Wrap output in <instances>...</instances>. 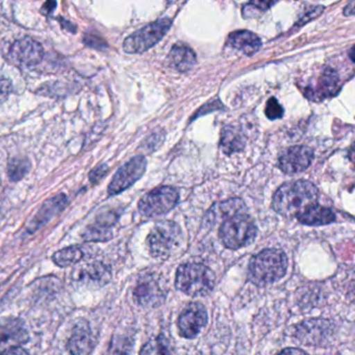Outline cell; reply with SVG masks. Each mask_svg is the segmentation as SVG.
<instances>
[{"mask_svg":"<svg viewBox=\"0 0 355 355\" xmlns=\"http://www.w3.org/2000/svg\"><path fill=\"white\" fill-rule=\"evenodd\" d=\"M317 187L309 180H297L282 184L274 194L272 207L286 218H298L318 205Z\"/></svg>","mask_w":355,"mask_h":355,"instance_id":"cell-1","label":"cell"},{"mask_svg":"<svg viewBox=\"0 0 355 355\" xmlns=\"http://www.w3.org/2000/svg\"><path fill=\"white\" fill-rule=\"evenodd\" d=\"M288 271V257L280 249L268 248L249 261L248 277L259 286H269L284 277Z\"/></svg>","mask_w":355,"mask_h":355,"instance_id":"cell-2","label":"cell"},{"mask_svg":"<svg viewBox=\"0 0 355 355\" xmlns=\"http://www.w3.org/2000/svg\"><path fill=\"white\" fill-rule=\"evenodd\" d=\"M215 280L214 272L203 263H186L178 267L175 286L189 296H205L213 291Z\"/></svg>","mask_w":355,"mask_h":355,"instance_id":"cell-3","label":"cell"},{"mask_svg":"<svg viewBox=\"0 0 355 355\" xmlns=\"http://www.w3.org/2000/svg\"><path fill=\"white\" fill-rule=\"evenodd\" d=\"M257 227L250 216L239 214L222 222L219 236L224 246L232 250L249 246L257 238Z\"/></svg>","mask_w":355,"mask_h":355,"instance_id":"cell-4","label":"cell"},{"mask_svg":"<svg viewBox=\"0 0 355 355\" xmlns=\"http://www.w3.org/2000/svg\"><path fill=\"white\" fill-rule=\"evenodd\" d=\"M182 241V230L173 221L155 224L147 236V246L153 257L165 259L175 252Z\"/></svg>","mask_w":355,"mask_h":355,"instance_id":"cell-5","label":"cell"},{"mask_svg":"<svg viewBox=\"0 0 355 355\" xmlns=\"http://www.w3.org/2000/svg\"><path fill=\"white\" fill-rule=\"evenodd\" d=\"M172 21L162 18L137 31L124 40L123 51L128 53H142L157 45L171 28Z\"/></svg>","mask_w":355,"mask_h":355,"instance_id":"cell-6","label":"cell"},{"mask_svg":"<svg viewBox=\"0 0 355 355\" xmlns=\"http://www.w3.org/2000/svg\"><path fill=\"white\" fill-rule=\"evenodd\" d=\"M180 194L173 187L164 186L155 189L141 198L139 211L145 217L165 215L178 205Z\"/></svg>","mask_w":355,"mask_h":355,"instance_id":"cell-7","label":"cell"},{"mask_svg":"<svg viewBox=\"0 0 355 355\" xmlns=\"http://www.w3.org/2000/svg\"><path fill=\"white\" fill-rule=\"evenodd\" d=\"M147 161L142 155H137L120 167L107 188L110 196H115L134 186L146 171Z\"/></svg>","mask_w":355,"mask_h":355,"instance_id":"cell-8","label":"cell"},{"mask_svg":"<svg viewBox=\"0 0 355 355\" xmlns=\"http://www.w3.org/2000/svg\"><path fill=\"white\" fill-rule=\"evenodd\" d=\"M209 321L207 311L201 303H190L178 318V327L180 334L186 338L198 336Z\"/></svg>","mask_w":355,"mask_h":355,"instance_id":"cell-9","label":"cell"},{"mask_svg":"<svg viewBox=\"0 0 355 355\" xmlns=\"http://www.w3.org/2000/svg\"><path fill=\"white\" fill-rule=\"evenodd\" d=\"M313 153L307 146H293L280 153L278 165L284 173L288 175L301 173L311 165Z\"/></svg>","mask_w":355,"mask_h":355,"instance_id":"cell-10","label":"cell"},{"mask_svg":"<svg viewBox=\"0 0 355 355\" xmlns=\"http://www.w3.org/2000/svg\"><path fill=\"white\" fill-rule=\"evenodd\" d=\"M44 55L42 45L31 38L20 39L10 49L11 59L26 67L38 65L44 59Z\"/></svg>","mask_w":355,"mask_h":355,"instance_id":"cell-11","label":"cell"},{"mask_svg":"<svg viewBox=\"0 0 355 355\" xmlns=\"http://www.w3.org/2000/svg\"><path fill=\"white\" fill-rule=\"evenodd\" d=\"M165 298V292L159 280L151 275L141 278L134 290L135 301L141 306H157Z\"/></svg>","mask_w":355,"mask_h":355,"instance_id":"cell-12","label":"cell"},{"mask_svg":"<svg viewBox=\"0 0 355 355\" xmlns=\"http://www.w3.org/2000/svg\"><path fill=\"white\" fill-rule=\"evenodd\" d=\"M330 324L327 320H309L299 324L297 338L303 344H321L329 336Z\"/></svg>","mask_w":355,"mask_h":355,"instance_id":"cell-13","label":"cell"},{"mask_svg":"<svg viewBox=\"0 0 355 355\" xmlns=\"http://www.w3.org/2000/svg\"><path fill=\"white\" fill-rule=\"evenodd\" d=\"M111 278V269L103 263L82 266L73 274V280L86 286H103Z\"/></svg>","mask_w":355,"mask_h":355,"instance_id":"cell-14","label":"cell"},{"mask_svg":"<svg viewBox=\"0 0 355 355\" xmlns=\"http://www.w3.org/2000/svg\"><path fill=\"white\" fill-rule=\"evenodd\" d=\"M94 348L92 330L86 322L74 327L67 342V350L71 355H89Z\"/></svg>","mask_w":355,"mask_h":355,"instance_id":"cell-15","label":"cell"},{"mask_svg":"<svg viewBox=\"0 0 355 355\" xmlns=\"http://www.w3.org/2000/svg\"><path fill=\"white\" fill-rule=\"evenodd\" d=\"M67 203V197L64 194H59L53 197V198L47 199L33 219L32 223H31V230L35 232V230H39L41 226L45 225L55 216L61 213L65 209Z\"/></svg>","mask_w":355,"mask_h":355,"instance_id":"cell-16","label":"cell"},{"mask_svg":"<svg viewBox=\"0 0 355 355\" xmlns=\"http://www.w3.org/2000/svg\"><path fill=\"white\" fill-rule=\"evenodd\" d=\"M118 217L114 211L101 214L96 222L89 226L84 234V239L92 242H105L112 238L111 228L117 221Z\"/></svg>","mask_w":355,"mask_h":355,"instance_id":"cell-17","label":"cell"},{"mask_svg":"<svg viewBox=\"0 0 355 355\" xmlns=\"http://www.w3.org/2000/svg\"><path fill=\"white\" fill-rule=\"evenodd\" d=\"M30 340V334L26 329V323L16 318L3 321L1 325V342L3 345L14 344V346L26 344Z\"/></svg>","mask_w":355,"mask_h":355,"instance_id":"cell-18","label":"cell"},{"mask_svg":"<svg viewBox=\"0 0 355 355\" xmlns=\"http://www.w3.org/2000/svg\"><path fill=\"white\" fill-rule=\"evenodd\" d=\"M168 64L178 71H189L196 64V55L190 47L182 43H178L173 45L168 55Z\"/></svg>","mask_w":355,"mask_h":355,"instance_id":"cell-19","label":"cell"},{"mask_svg":"<svg viewBox=\"0 0 355 355\" xmlns=\"http://www.w3.org/2000/svg\"><path fill=\"white\" fill-rule=\"evenodd\" d=\"M228 44L246 55H253L261 49V39L249 31H236L228 37Z\"/></svg>","mask_w":355,"mask_h":355,"instance_id":"cell-20","label":"cell"},{"mask_svg":"<svg viewBox=\"0 0 355 355\" xmlns=\"http://www.w3.org/2000/svg\"><path fill=\"white\" fill-rule=\"evenodd\" d=\"M244 213H246V205H245L244 201L242 199L234 198L223 201V202L216 203L207 214V217H209V222L216 223L220 220L224 222L232 216Z\"/></svg>","mask_w":355,"mask_h":355,"instance_id":"cell-21","label":"cell"},{"mask_svg":"<svg viewBox=\"0 0 355 355\" xmlns=\"http://www.w3.org/2000/svg\"><path fill=\"white\" fill-rule=\"evenodd\" d=\"M297 219L304 225L321 226L327 225L336 221V215L332 213L331 209L315 205L307 209L302 215L299 216Z\"/></svg>","mask_w":355,"mask_h":355,"instance_id":"cell-22","label":"cell"},{"mask_svg":"<svg viewBox=\"0 0 355 355\" xmlns=\"http://www.w3.org/2000/svg\"><path fill=\"white\" fill-rule=\"evenodd\" d=\"M220 146L226 155H232V153L242 150L245 146L243 135L239 132L238 128L226 126L221 132Z\"/></svg>","mask_w":355,"mask_h":355,"instance_id":"cell-23","label":"cell"},{"mask_svg":"<svg viewBox=\"0 0 355 355\" xmlns=\"http://www.w3.org/2000/svg\"><path fill=\"white\" fill-rule=\"evenodd\" d=\"M84 255V251L80 247L70 246L55 252L53 254V261L59 267H69L82 261Z\"/></svg>","mask_w":355,"mask_h":355,"instance_id":"cell-24","label":"cell"},{"mask_svg":"<svg viewBox=\"0 0 355 355\" xmlns=\"http://www.w3.org/2000/svg\"><path fill=\"white\" fill-rule=\"evenodd\" d=\"M31 169V163L26 157H14L8 164V175L12 182H19Z\"/></svg>","mask_w":355,"mask_h":355,"instance_id":"cell-25","label":"cell"},{"mask_svg":"<svg viewBox=\"0 0 355 355\" xmlns=\"http://www.w3.org/2000/svg\"><path fill=\"white\" fill-rule=\"evenodd\" d=\"M140 355H171L169 342L165 336H157L144 345Z\"/></svg>","mask_w":355,"mask_h":355,"instance_id":"cell-26","label":"cell"},{"mask_svg":"<svg viewBox=\"0 0 355 355\" xmlns=\"http://www.w3.org/2000/svg\"><path fill=\"white\" fill-rule=\"evenodd\" d=\"M134 340L125 336H118L114 338L110 345L107 355H128L132 351Z\"/></svg>","mask_w":355,"mask_h":355,"instance_id":"cell-27","label":"cell"},{"mask_svg":"<svg viewBox=\"0 0 355 355\" xmlns=\"http://www.w3.org/2000/svg\"><path fill=\"white\" fill-rule=\"evenodd\" d=\"M320 93L321 97L330 96L336 91L338 84V78L334 70L329 69L325 71L320 80Z\"/></svg>","mask_w":355,"mask_h":355,"instance_id":"cell-28","label":"cell"},{"mask_svg":"<svg viewBox=\"0 0 355 355\" xmlns=\"http://www.w3.org/2000/svg\"><path fill=\"white\" fill-rule=\"evenodd\" d=\"M265 113L269 119H279L284 115V109L275 98H270L268 101L267 105H266Z\"/></svg>","mask_w":355,"mask_h":355,"instance_id":"cell-29","label":"cell"},{"mask_svg":"<svg viewBox=\"0 0 355 355\" xmlns=\"http://www.w3.org/2000/svg\"><path fill=\"white\" fill-rule=\"evenodd\" d=\"M107 172H109V167L107 165L97 166L93 171L90 172V175H89L90 182L92 184H96L99 180H103L107 175Z\"/></svg>","mask_w":355,"mask_h":355,"instance_id":"cell-30","label":"cell"},{"mask_svg":"<svg viewBox=\"0 0 355 355\" xmlns=\"http://www.w3.org/2000/svg\"><path fill=\"white\" fill-rule=\"evenodd\" d=\"M1 355H30L26 349L20 346H12L3 351Z\"/></svg>","mask_w":355,"mask_h":355,"instance_id":"cell-31","label":"cell"},{"mask_svg":"<svg viewBox=\"0 0 355 355\" xmlns=\"http://www.w3.org/2000/svg\"><path fill=\"white\" fill-rule=\"evenodd\" d=\"M277 355H309L304 351L299 348H286L280 351Z\"/></svg>","mask_w":355,"mask_h":355,"instance_id":"cell-32","label":"cell"},{"mask_svg":"<svg viewBox=\"0 0 355 355\" xmlns=\"http://www.w3.org/2000/svg\"><path fill=\"white\" fill-rule=\"evenodd\" d=\"M55 7H57V3L55 1H49V3H44L42 8H41V13L45 14V15H49L55 11Z\"/></svg>","mask_w":355,"mask_h":355,"instance_id":"cell-33","label":"cell"},{"mask_svg":"<svg viewBox=\"0 0 355 355\" xmlns=\"http://www.w3.org/2000/svg\"><path fill=\"white\" fill-rule=\"evenodd\" d=\"M10 91H11V83L9 80H3V83H1V97H3V101L9 94Z\"/></svg>","mask_w":355,"mask_h":355,"instance_id":"cell-34","label":"cell"},{"mask_svg":"<svg viewBox=\"0 0 355 355\" xmlns=\"http://www.w3.org/2000/svg\"><path fill=\"white\" fill-rule=\"evenodd\" d=\"M345 16H352L355 15V1L354 3H350L344 10Z\"/></svg>","mask_w":355,"mask_h":355,"instance_id":"cell-35","label":"cell"},{"mask_svg":"<svg viewBox=\"0 0 355 355\" xmlns=\"http://www.w3.org/2000/svg\"><path fill=\"white\" fill-rule=\"evenodd\" d=\"M349 57H350V59L355 63V46L351 49L350 53H349Z\"/></svg>","mask_w":355,"mask_h":355,"instance_id":"cell-36","label":"cell"},{"mask_svg":"<svg viewBox=\"0 0 355 355\" xmlns=\"http://www.w3.org/2000/svg\"><path fill=\"white\" fill-rule=\"evenodd\" d=\"M350 157H351V161H352L355 165V150L352 151V153H351Z\"/></svg>","mask_w":355,"mask_h":355,"instance_id":"cell-37","label":"cell"}]
</instances>
